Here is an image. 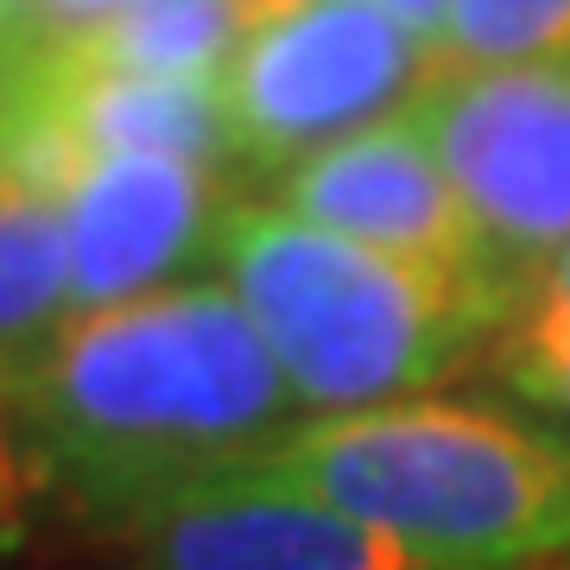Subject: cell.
<instances>
[{
	"instance_id": "9a60e30c",
	"label": "cell",
	"mask_w": 570,
	"mask_h": 570,
	"mask_svg": "<svg viewBox=\"0 0 570 570\" xmlns=\"http://www.w3.org/2000/svg\"><path fill=\"white\" fill-rule=\"evenodd\" d=\"M292 7H305V0H247V13H254V32H261V26H273L279 13H292Z\"/></svg>"
},
{
	"instance_id": "8992f818",
	"label": "cell",
	"mask_w": 570,
	"mask_h": 570,
	"mask_svg": "<svg viewBox=\"0 0 570 570\" xmlns=\"http://www.w3.org/2000/svg\"><path fill=\"white\" fill-rule=\"evenodd\" d=\"M102 527L134 546L140 570H469L235 469H204L140 494Z\"/></svg>"
},
{
	"instance_id": "277c9868",
	"label": "cell",
	"mask_w": 570,
	"mask_h": 570,
	"mask_svg": "<svg viewBox=\"0 0 570 570\" xmlns=\"http://www.w3.org/2000/svg\"><path fill=\"white\" fill-rule=\"evenodd\" d=\"M431 45L374 0H305L261 26L223 77L228 140L254 171H292L311 153L387 121L425 89Z\"/></svg>"
},
{
	"instance_id": "2e32d148",
	"label": "cell",
	"mask_w": 570,
	"mask_h": 570,
	"mask_svg": "<svg viewBox=\"0 0 570 570\" xmlns=\"http://www.w3.org/2000/svg\"><path fill=\"white\" fill-rule=\"evenodd\" d=\"M7 20H13V0H0V26H7Z\"/></svg>"
},
{
	"instance_id": "30bf717a",
	"label": "cell",
	"mask_w": 570,
	"mask_h": 570,
	"mask_svg": "<svg viewBox=\"0 0 570 570\" xmlns=\"http://www.w3.org/2000/svg\"><path fill=\"white\" fill-rule=\"evenodd\" d=\"M247 39H254L247 0H134L89 39H77V51L134 77L223 82Z\"/></svg>"
},
{
	"instance_id": "ac0fdd59",
	"label": "cell",
	"mask_w": 570,
	"mask_h": 570,
	"mask_svg": "<svg viewBox=\"0 0 570 570\" xmlns=\"http://www.w3.org/2000/svg\"><path fill=\"white\" fill-rule=\"evenodd\" d=\"M564 570H570V558H564Z\"/></svg>"
},
{
	"instance_id": "6da1fadb",
	"label": "cell",
	"mask_w": 570,
	"mask_h": 570,
	"mask_svg": "<svg viewBox=\"0 0 570 570\" xmlns=\"http://www.w3.org/2000/svg\"><path fill=\"white\" fill-rule=\"evenodd\" d=\"M298 387L216 279L77 311L13 412L39 463L96 520L298 425Z\"/></svg>"
},
{
	"instance_id": "5bb4252c",
	"label": "cell",
	"mask_w": 570,
	"mask_h": 570,
	"mask_svg": "<svg viewBox=\"0 0 570 570\" xmlns=\"http://www.w3.org/2000/svg\"><path fill=\"white\" fill-rule=\"evenodd\" d=\"M374 7H387L393 20L412 26V32H419L425 45H431V32L444 26V13H450V0H374Z\"/></svg>"
},
{
	"instance_id": "52a82bcc",
	"label": "cell",
	"mask_w": 570,
	"mask_h": 570,
	"mask_svg": "<svg viewBox=\"0 0 570 570\" xmlns=\"http://www.w3.org/2000/svg\"><path fill=\"white\" fill-rule=\"evenodd\" d=\"M279 209L362 247H381L393 261L425 266L463 292H482L501 311L513 298V285L489 261V242L456 197L438 146L425 140V127L406 108L279 171Z\"/></svg>"
},
{
	"instance_id": "7a4b0ae2",
	"label": "cell",
	"mask_w": 570,
	"mask_h": 570,
	"mask_svg": "<svg viewBox=\"0 0 570 570\" xmlns=\"http://www.w3.org/2000/svg\"><path fill=\"white\" fill-rule=\"evenodd\" d=\"M216 469L330 501L469 570L570 558V431L482 400L317 412Z\"/></svg>"
},
{
	"instance_id": "3957f363",
	"label": "cell",
	"mask_w": 570,
	"mask_h": 570,
	"mask_svg": "<svg viewBox=\"0 0 570 570\" xmlns=\"http://www.w3.org/2000/svg\"><path fill=\"white\" fill-rule=\"evenodd\" d=\"M216 261L305 412L412 400L475 367L501 324V305L482 292L330 235L279 204H228Z\"/></svg>"
},
{
	"instance_id": "e0dca14e",
	"label": "cell",
	"mask_w": 570,
	"mask_h": 570,
	"mask_svg": "<svg viewBox=\"0 0 570 570\" xmlns=\"http://www.w3.org/2000/svg\"><path fill=\"white\" fill-rule=\"evenodd\" d=\"M108 7H115V13H121V7H134V0H108Z\"/></svg>"
},
{
	"instance_id": "8fae6325",
	"label": "cell",
	"mask_w": 570,
	"mask_h": 570,
	"mask_svg": "<svg viewBox=\"0 0 570 570\" xmlns=\"http://www.w3.org/2000/svg\"><path fill=\"white\" fill-rule=\"evenodd\" d=\"M475 374L532 419L570 431V242L513 285L501 324L475 355Z\"/></svg>"
},
{
	"instance_id": "5b68a950",
	"label": "cell",
	"mask_w": 570,
	"mask_h": 570,
	"mask_svg": "<svg viewBox=\"0 0 570 570\" xmlns=\"http://www.w3.org/2000/svg\"><path fill=\"white\" fill-rule=\"evenodd\" d=\"M406 115L438 146L508 285L570 242V63L425 77Z\"/></svg>"
},
{
	"instance_id": "ba28073f",
	"label": "cell",
	"mask_w": 570,
	"mask_h": 570,
	"mask_svg": "<svg viewBox=\"0 0 570 570\" xmlns=\"http://www.w3.org/2000/svg\"><path fill=\"white\" fill-rule=\"evenodd\" d=\"M209 165L171 153H108L63 197L77 311H108L190 273L223 235Z\"/></svg>"
},
{
	"instance_id": "7c38bea8",
	"label": "cell",
	"mask_w": 570,
	"mask_h": 570,
	"mask_svg": "<svg viewBox=\"0 0 570 570\" xmlns=\"http://www.w3.org/2000/svg\"><path fill=\"white\" fill-rule=\"evenodd\" d=\"M508 63H570V0H450L425 77Z\"/></svg>"
},
{
	"instance_id": "9c48e42d",
	"label": "cell",
	"mask_w": 570,
	"mask_h": 570,
	"mask_svg": "<svg viewBox=\"0 0 570 570\" xmlns=\"http://www.w3.org/2000/svg\"><path fill=\"white\" fill-rule=\"evenodd\" d=\"M77 317L63 197L0 178V412L13 419L51 343Z\"/></svg>"
},
{
	"instance_id": "4fadbf2b",
	"label": "cell",
	"mask_w": 570,
	"mask_h": 570,
	"mask_svg": "<svg viewBox=\"0 0 570 570\" xmlns=\"http://www.w3.org/2000/svg\"><path fill=\"white\" fill-rule=\"evenodd\" d=\"M26 501H32V463H26L20 444L7 438V425H0V532L20 527Z\"/></svg>"
}]
</instances>
